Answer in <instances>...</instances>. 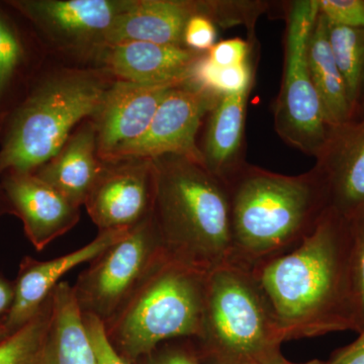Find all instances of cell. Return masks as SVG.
<instances>
[{
	"label": "cell",
	"mask_w": 364,
	"mask_h": 364,
	"mask_svg": "<svg viewBox=\"0 0 364 364\" xmlns=\"http://www.w3.org/2000/svg\"><path fill=\"white\" fill-rule=\"evenodd\" d=\"M86 331L88 333L97 364H130L124 360L114 350L111 342L107 339L104 324L92 316H83Z\"/></svg>",
	"instance_id": "4dcf8cb0"
},
{
	"label": "cell",
	"mask_w": 364,
	"mask_h": 364,
	"mask_svg": "<svg viewBox=\"0 0 364 364\" xmlns=\"http://www.w3.org/2000/svg\"><path fill=\"white\" fill-rule=\"evenodd\" d=\"M174 86L122 80L109 86L95 114L98 157L109 162L114 153L140 138L147 131L163 98Z\"/></svg>",
	"instance_id": "7c38bea8"
},
{
	"label": "cell",
	"mask_w": 364,
	"mask_h": 364,
	"mask_svg": "<svg viewBox=\"0 0 364 364\" xmlns=\"http://www.w3.org/2000/svg\"><path fill=\"white\" fill-rule=\"evenodd\" d=\"M11 333L9 332V330L4 327V325L2 323H0V343L4 342V340L7 338V337L11 336Z\"/></svg>",
	"instance_id": "e575fe53"
},
{
	"label": "cell",
	"mask_w": 364,
	"mask_h": 364,
	"mask_svg": "<svg viewBox=\"0 0 364 364\" xmlns=\"http://www.w3.org/2000/svg\"><path fill=\"white\" fill-rule=\"evenodd\" d=\"M213 9L212 1L132 0L102 35L100 44L146 42L184 47L183 33L189 18L200 14L212 20Z\"/></svg>",
	"instance_id": "9a60e30c"
},
{
	"label": "cell",
	"mask_w": 364,
	"mask_h": 364,
	"mask_svg": "<svg viewBox=\"0 0 364 364\" xmlns=\"http://www.w3.org/2000/svg\"><path fill=\"white\" fill-rule=\"evenodd\" d=\"M208 274L163 258L104 325L119 356L135 364L160 345L198 336Z\"/></svg>",
	"instance_id": "5b68a950"
},
{
	"label": "cell",
	"mask_w": 364,
	"mask_h": 364,
	"mask_svg": "<svg viewBox=\"0 0 364 364\" xmlns=\"http://www.w3.org/2000/svg\"><path fill=\"white\" fill-rule=\"evenodd\" d=\"M132 0H20L11 6L28 16L43 31L65 42L93 41L102 35Z\"/></svg>",
	"instance_id": "2e32d148"
},
{
	"label": "cell",
	"mask_w": 364,
	"mask_h": 364,
	"mask_svg": "<svg viewBox=\"0 0 364 364\" xmlns=\"http://www.w3.org/2000/svg\"><path fill=\"white\" fill-rule=\"evenodd\" d=\"M104 62L119 80L139 85H177L191 80L205 53L186 47L127 42L105 46Z\"/></svg>",
	"instance_id": "e0dca14e"
},
{
	"label": "cell",
	"mask_w": 364,
	"mask_h": 364,
	"mask_svg": "<svg viewBox=\"0 0 364 364\" xmlns=\"http://www.w3.org/2000/svg\"><path fill=\"white\" fill-rule=\"evenodd\" d=\"M349 255L348 220L329 208L298 247L251 270L286 341L358 333Z\"/></svg>",
	"instance_id": "6da1fadb"
},
{
	"label": "cell",
	"mask_w": 364,
	"mask_h": 364,
	"mask_svg": "<svg viewBox=\"0 0 364 364\" xmlns=\"http://www.w3.org/2000/svg\"><path fill=\"white\" fill-rule=\"evenodd\" d=\"M23 47L18 36L0 16V97L21 63Z\"/></svg>",
	"instance_id": "4316f807"
},
{
	"label": "cell",
	"mask_w": 364,
	"mask_h": 364,
	"mask_svg": "<svg viewBox=\"0 0 364 364\" xmlns=\"http://www.w3.org/2000/svg\"><path fill=\"white\" fill-rule=\"evenodd\" d=\"M203 364H279L284 333L253 272L229 264L210 273L198 336Z\"/></svg>",
	"instance_id": "277c9868"
},
{
	"label": "cell",
	"mask_w": 364,
	"mask_h": 364,
	"mask_svg": "<svg viewBox=\"0 0 364 364\" xmlns=\"http://www.w3.org/2000/svg\"><path fill=\"white\" fill-rule=\"evenodd\" d=\"M154 174L151 160L117 162L102 174L85 205L100 232L131 229L152 214Z\"/></svg>",
	"instance_id": "30bf717a"
},
{
	"label": "cell",
	"mask_w": 364,
	"mask_h": 364,
	"mask_svg": "<svg viewBox=\"0 0 364 364\" xmlns=\"http://www.w3.org/2000/svg\"><path fill=\"white\" fill-rule=\"evenodd\" d=\"M220 97L191 80L174 86L163 98L147 131L114 153L109 162L176 155L203 165L196 136L203 117L214 109Z\"/></svg>",
	"instance_id": "9c48e42d"
},
{
	"label": "cell",
	"mask_w": 364,
	"mask_h": 364,
	"mask_svg": "<svg viewBox=\"0 0 364 364\" xmlns=\"http://www.w3.org/2000/svg\"><path fill=\"white\" fill-rule=\"evenodd\" d=\"M107 88L85 72L62 74L40 86L13 119L0 152V173H30L56 156L74 126L97 114Z\"/></svg>",
	"instance_id": "8992f818"
},
{
	"label": "cell",
	"mask_w": 364,
	"mask_h": 364,
	"mask_svg": "<svg viewBox=\"0 0 364 364\" xmlns=\"http://www.w3.org/2000/svg\"><path fill=\"white\" fill-rule=\"evenodd\" d=\"M51 314L52 294L35 318L0 343V364H40Z\"/></svg>",
	"instance_id": "603a6c76"
},
{
	"label": "cell",
	"mask_w": 364,
	"mask_h": 364,
	"mask_svg": "<svg viewBox=\"0 0 364 364\" xmlns=\"http://www.w3.org/2000/svg\"><path fill=\"white\" fill-rule=\"evenodd\" d=\"M97 156L95 127L88 124L70 136L58 154L33 173L80 208L105 169Z\"/></svg>",
	"instance_id": "d6986e66"
},
{
	"label": "cell",
	"mask_w": 364,
	"mask_h": 364,
	"mask_svg": "<svg viewBox=\"0 0 364 364\" xmlns=\"http://www.w3.org/2000/svg\"><path fill=\"white\" fill-rule=\"evenodd\" d=\"M279 364H330L329 360H321V359H312V360L306 361V363H291V361L287 360V359H284L282 363Z\"/></svg>",
	"instance_id": "836d02e7"
},
{
	"label": "cell",
	"mask_w": 364,
	"mask_h": 364,
	"mask_svg": "<svg viewBox=\"0 0 364 364\" xmlns=\"http://www.w3.org/2000/svg\"><path fill=\"white\" fill-rule=\"evenodd\" d=\"M166 257L152 215L131 228L79 274L73 286L82 316L107 324L144 277Z\"/></svg>",
	"instance_id": "ba28073f"
},
{
	"label": "cell",
	"mask_w": 364,
	"mask_h": 364,
	"mask_svg": "<svg viewBox=\"0 0 364 364\" xmlns=\"http://www.w3.org/2000/svg\"><path fill=\"white\" fill-rule=\"evenodd\" d=\"M251 62L238 66L220 67L203 55L193 69L191 80L218 97L232 95L253 85Z\"/></svg>",
	"instance_id": "cb8c5ba5"
},
{
	"label": "cell",
	"mask_w": 364,
	"mask_h": 364,
	"mask_svg": "<svg viewBox=\"0 0 364 364\" xmlns=\"http://www.w3.org/2000/svg\"><path fill=\"white\" fill-rule=\"evenodd\" d=\"M227 186L232 264L249 270L298 247L329 210L327 188L315 167L294 176L245 163Z\"/></svg>",
	"instance_id": "7a4b0ae2"
},
{
	"label": "cell",
	"mask_w": 364,
	"mask_h": 364,
	"mask_svg": "<svg viewBox=\"0 0 364 364\" xmlns=\"http://www.w3.org/2000/svg\"><path fill=\"white\" fill-rule=\"evenodd\" d=\"M318 14V0H296L287 6L284 75L273 109L274 129L282 140L316 158L333 129L326 119L306 63L309 38Z\"/></svg>",
	"instance_id": "52a82bcc"
},
{
	"label": "cell",
	"mask_w": 364,
	"mask_h": 364,
	"mask_svg": "<svg viewBox=\"0 0 364 364\" xmlns=\"http://www.w3.org/2000/svg\"><path fill=\"white\" fill-rule=\"evenodd\" d=\"M130 229L109 230L100 232L97 238L87 245L48 261L33 259L21 260L20 270L14 282V296L11 310L2 320V324L14 334L35 318L44 306L60 279L73 268L82 263H90L121 239Z\"/></svg>",
	"instance_id": "8fae6325"
},
{
	"label": "cell",
	"mask_w": 364,
	"mask_h": 364,
	"mask_svg": "<svg viewBox=\"0 0 364 364\" xmlns=\"http://www.w3.org/2000/svg\"><path fill=\"white\" fill-rule=\"evenodd\" d=\"M40 364H97L73 286L61 282L52 293V314Z\"/></svg>",
	"instance_id": "ffe728a7"
},
{
	"label": "cell",
	"mask_w": 364,
	"mask_h": 364,
	"mask_svg": "<svg viewBox=\"0 0 364 364\" xmlns=\"http://www.w3.org/2000/svg\"><path fill=\"white\" fill-rule=\"evenodd\" d=\"M316 159L330 210L346 220L364 212V116L333 128Z\"/></svg>",
	"instance_id": "4fadbf2b"
},
{
	"label": "cell",
	"mask_w": 364,
	"mask_h": 364,
	"mask_svg": "<svg viewBox=\"0 0 364 364\" xmlns=\"http://www.w3.org/2000/svg\"><path fill=\"white\" fill-rule=\"evenodd\" d=\"M327 23L333 56L343 77L353 121L360 116L364 104V30Z\"/></svg>",
	"instance_id": "7402d4cb"
},
{
	"label": "cell",
	"mask_w": 364,
	"mask_h": 364,
	"mask_svg": "<svg viewBox=\"0 0 364 364\" xmlns=\"http://www.w3.org/2000/svg\"><path fill=\"white\" fill-rule=\"evenodd\" d=\"M2 186L9 205L23 222L26 237L37 251L44 250L80 219L79 208L33 172H9Z\"/></svg>",
	"instance_id": "5bb4252c"
},
{
	"label": "cell",
	"mask_w": 364,
	"mask_h": 364,
	"mask_svg": "<svg viewBox=\"0 0 364 364\" xmlns=\"http://www.w3.org/2000/svg\"><path fill=\"white\" fill-rule=\"evenodd\" d=\"M14 296V282H9V279L0 274V318H1V322L11 310Z\"/></svg>",
	"instance_id": "d6a6232c"
},
{
	"label": "cell",
	"mask_w": 364,
	"mask_h": 364,
	"mask_svg": "<svg viewBox=\"0 0 364 364\" xmlns=\"http://www.w3.org/2000/svg\"><path fill=\"white\" fill-rule=\"evenodd\" d=\"M151 161V215L166 257L208 275L232 264L233 228L227 184L188 158L167 155Z\"/></svg>",
	"instance_id": "3957f363"
},
{
	"label": "cell",
	"mask_w": 364,
	"mask_h": 364,
	"mask_svg": "<svg viewBox=\"0 0 364 364\" xmlns=\"http://www.w3.org/2000/svg\"><path fill=\"white\" fill-rule=\"evenodd\" d=\"M251 44L241 38L224 40L215 43L210 51L205 53L208 61L220 67L238 66L250 61Z\"/></svg>",
	"instance_id": "f546056e"
},
{
	"label": "cell",
	"mask_w": 364,
	"mask_h": 364,
	"mask_svg": "<svg viewBox=\"0 0 364 364\" xmlns=\"http://www.w3.org/2000/svg\"><path fill=\"white\" fill-rule=\"evenodd\" d=\"M363 116H364V104H363V109H361L360 116H359V117H361ZM359 117H358V119H359Z\"/></svg>",
	"instance_id": "d590c367"
},
{
	"label": "cell",
	"mask_w": 364,
	"mask_h": 364,
	"mask_svg": "<svg viewBox=\"0 0 364 364\" xmlns=\"http://www.w3.org/2000/svg\"><path fill=\"white\" fill-rule=\"evenodd\" d=\"M306 63L330 127L336 128L352 121L343 77L333 56L328 38L327 21L320 14L309 38Z\"/></svg>",
	"instance_id": "44dd1931"
},
{
	"label": "cell",
	"mask_w": 364,
	"mask_h": 364,
	"mask_svg": "<svg viewBox=\"0 0 364 364\" xmlns=\"http://www.w3.org/2000/svg\"><path fill=\"white\" fill-rule=\"evenodd\" d=\"M350 231V282L358 333L364 328V212L348 220Z\"/></svg>",
	"instance_id": "d4e9b609"
},
{
	"label": "cell",
	"mask_w": 364,
	"mask_h": 364,
	"mask_svg": "<svg viewBox=\"0 0 364 364\" xmlns=\"http://www.w3.org/2000/svg\"><path fill=\"white\" fill-rule=\"evenodd\" d=\"M318 7L330 25L364 30V0H318Z\"/></svg>",
	"instance_id": "484cf974"
},
{
	"label": "cell",
	"mask_w": 364,
	"mask_h": 364,
	"mask_svg": "<svg viewBox=\"0 0 364 364\" xmlns=\"http://www.w3.org/2000/svg\"><path fill=\"white\" fill-rule=\"evenodd\" d=\"M330 364H364V328L350 344L336 349L330 358Z\"/></svg>",
	"instance_id": "1f68e13d"
},
{
	"label": "cell",
	"mask_w": 364,
	"mask_h": 364,
	"mask_svg": "<svg viewBox=\"0 0 364 364\" xmlns=\"http://www.w3.org/2000/svg\"><path fill=\"white\" fill-rule=\"evenodd\" d=\"M251 87L224 95L208 114L202 152L203 166L227 184L244 166V136Z\"/></svg>",
	"instance_id": "ac0fdd59"
},
{
	"label": "cell",
	"mask_w": 364,
	"mask_h": 364,
	"mask_svg": "<svg viewBox=\"0 0 364 364\" xmlns=\"http://www.w3.org/2000/svg\"><path fill=\"white\" fill-rule=\"evenodd\" d=\"M135 364H203L193 339L171 340L158 346Z\"/></svg>",
	"instance_id": "83f0119b"
},
{
	"label": "cell",
	"mask_w": 364,
	"mask_h": 364,
	"mask_svg": "<svg viewBox=\"0 0 364 364\" xmlns=\"http://www.w3.org/2000/svg\"><path fill=\"white\" fill-rule=\"evenodd\" d=\"M217 26L205 14L191 16L183 33L184 47L198 53H207L214 47Z\"/></svg>",
	"instance_id": "f1b7e54d"
}]
</instances>
